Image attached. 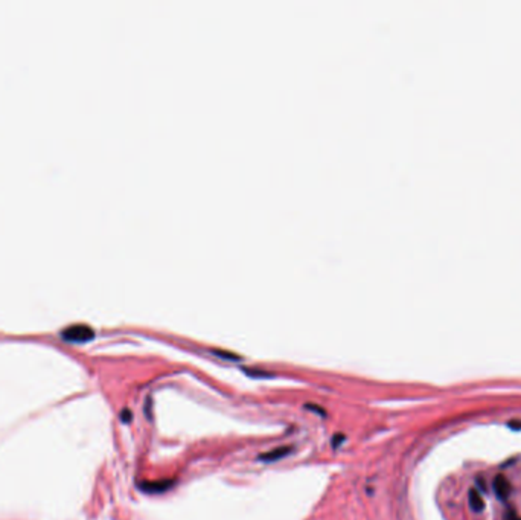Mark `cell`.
I'll return each mask as SVG.
<instances>
[{"label":"cell","instance_id":"1","mask_svg":"<svg viewBox=\"0 0 521 520\" xmlns=\"http://www.w3.org/2000/svg\"><path fill=\"white\" fill-rule=\"evenodd\" d=\"M61 337L67 342H85L93 337V330L85 324H75L66 327L61 331Z\"/></svg>","mask_w":521,"mask_h":520},{"label":"cell","instance_id":"2","mask_svg":"<svg viewBox=\"0 0 521 520\" xmlns=\"http://www.w3.org/2000/svg\"><path fill=\"white\" fill-rule=\"evenodd\" d=\"M492 488H494V493H495L497 499L501 500V502H506V500H507V497H509V494H510V490H512L509 479H507L504 475H501V473L497 475V476L494 478Z\"/></svg>","mask_w":521,"mask_h":520},{"label":"cell","instance_id":"3","mask_svg":"<svg viewBox=\"0 0 521 520\" xmlns=\"http://www.w3.org/2000/svg\"><path fill=\"white\" fill-rule=\"evenodd\" d=\"M172 485V481H159V482H146L142 485V490L148 493H162Z\"/></svg>","mask_w":521,"mask_h":520},{"label":"cell","instance_id":"4","mask_svg":"<svg viewBox=\"0 0 521 520\" xmlns=\"http://www.w3.org/2000/svg\"><path fill=\"white\" fill-rule=\"evenodd\" d=\"M293 452V449L291 447H279V449H275V450H272V452H269V453H264V455H260L259 458L260 459H263V461H278V459H281V458H285L288 453H291Z\"/></svg>","mask_w":521,"mask_h":520},{"label":"cell","instance_id":"5","mask_svg":"<svg viewBox=\"0 0 521 520\" xmlns=\"http://www.w3.org/2000/svg\"><path fill=\"white\" fill-rule=\"evenodd\" d=\"M468 502H470V506L474 512H480L485 508V502L482 499V496L479 494L477 490H470V494H468Z\"/></svg>","mask_w":521,"mask_h":520},{"label":"cell","instance_id":"6","mask_svg":"<svg viewBox=\"0 0 521 520\" xmlns=\"http://www.w3.org/2000/svg\"><path fill=\"white\" fill-rule=\"evenodd\" d=\"M510 429H515V430H518V429H521V423H515V420L513 421H510L509 424H507Z\"/></svg>","mask_w":521,"mask_h":520},{"label":"cell","instance_id":"7","mask_svg":"<svg viewBox=\"0 0 521 520\" xmlns=\"http://www.w3.org/2000/svg\"><path fill=\"white\" fill-rule=\"evenodd\" d=\"M509 520H521L519 517H513V518H509Z\"/></svg>","mask_w":521,"mask_h":520}]
</instances>
